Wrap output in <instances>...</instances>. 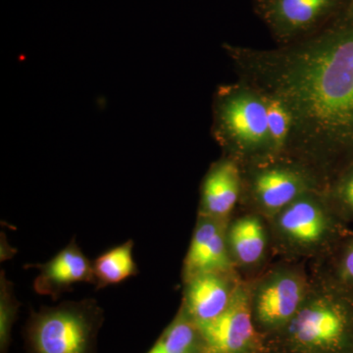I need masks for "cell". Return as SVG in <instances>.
Listing matches in <instances>:
<instances>
[{
    "label": "cell",
    "mask_w": 353,
    "mask_h": 353,
    "mask_svg": "<svg viewBox=\"0 0 353 353\" xmlns=\"http://www.w3.org/2000/svg\"><path fill=\"white\" fill-rule=\"evenodd\" d=\"M253 324L262 336L285 326L307 294L310 275L294 260L273 265L248 282Z\"/></svg>",
    "instance_id": "cell-7"
},
{
    "label": "cell",
    "mask_w": 353,
    "mask_h": 353,
    "mask_svg": "<svg viewBox=\"0 0 353 353\" xmlns=\"http://www.w3.org/2000/svg\"><path fill=\"white\" fill-rule=\"evenodd\" d=\"M227 243L234 268L253 270L264 263L271 246L266 220L254 212L230 220Z\"/></svg>",
    "instance_id": "cell-14"
},
{
    "label": "cell",
    "mask_w": 353,
    "mask_h": 353,
    "mask_svg": "<svg viewBox=\"0 0 353 353\" xmlns=\"http://www.w3.org/2000/svg\"><path fill=\"white\" fill-rule=\"evenodd\" d=\"M224 48L241 80L289 109L294 128L287 155L312 166L329 183L336 160L353 154V23L275 50Z\"/></svg>",
    "instance_id": "cell-1"
},
{
    "label": "cell",
    "mask_w": 353,
    "mask_h": 353,
    "mask_svg": "<svg viewBox=\"0 0 353 353\" xmlns=\"http://www.w3.org/2000/svg\"><path fill=\"white\" fill-rule=\"evenodd\" d=\"M132 248V241H127L102 253L92 262L97 290L120 284L127 279L138 275V265L134 262Z\"/></svg>",
    "instance_id": "cell-16"
},
{
    "label": "cell",
    "mask_w": 353,
    "mask_h": 353,
    "mask_svg": "<svg viewBox=\"0 0 353 353\" xmlns=\"http://www.w3.org/2000/svg\"><path fill=\"white\" fill-rule=\"evenodd\" d=\"M203 353H259L263 336L253 324L248 281H243L222 314L199 323Z\"/></svg>",
    "instance_id": "cell-9"
},
{
    "label": "cell",
    "mask_w": 353,
    "mask_h": 353,
    "mask_svg": "<svg viewBox=\"0 0 353 353\" xmlns=\"http://www.w3.org/2000/svg\"><path fill=\"white\" fill-rule=\"evenodd\" d=\"M259 353H353V290L316 264L301 308Z\"/></svg>",
    "instance_id": "cell-2"
},
{
    "label": "cell",
    "mask_w": 353,
    "mask_h": 353,
    "mask_svg": "<svg viewBox=\"0 0 353 353\" xmlns=\"http://www.w3.org/2000/svg\"><path fill=\"white\" fill-rule=\"evenodd\" d=\"M243 281L238 271L197 275L183 282L181 306L197 324L210 321L229 307Z\"/></svg>",
    "instance_id": "cell-11"
},
{
    "label": "cell",
    "mask_w": 353,
    "mask_h": 353,
    "mask_svg": "<svg viewBox=\"0 0 353 353\" xmlns=\"http://www.w3.org/2000/svg\"><path fill=\"white\" fill-rule=\"evenodd\" d=\"M20 303L13 284L1 271L0 275V353H8L12 341L14 324L17 319Z\"/></svg>",
    "instance_id": "cell-20"
},
{
    "label": "cell",
    "mask_w": 353,
    "mask_h": 353,
    "mask_svg": "<svg viewBox=\"0 0 353 353\" xmlns=\"http://www.w3.org/2000/svg\"><path fill=\"white\" fill-rule=\"evenodd\" d=\"M213 136L241 166L274 157L263 94L250 83L221 85L213 102Z\"/></svg>",
    "instance_id": "cell-3"
},
{
    "label": "cell",
    "mask_w": 353,
    "mask_h": 353,
    "mask_svg": "<svg viewBox=\"0 0 353 353\" xmlns=\"http://www.w3.org/2000/svg\"><path fill=\"white\" fill-rule=\"evenodd\" d=\"M345 22L353 23V0H350V4H348L347 13H345Z\"/></svg>",
    "instance_id": "cell-21"
},
{
    "label": "cell",
    "mask_w": 353,
    "mask_h": 353,
    "mask_svg": "<svg viewBox=\"0 0 353 353\" xmlns=\"http://www.w3.org/2000/svg\"><path fill=\"white\" fill-rule=\"evenodd\" d=\"M267 120H268L269 134H270L274 157H285L289 150L290 137H292L294 121L289 109L272 95L265 94Z\"/></svg>",
    "instance_id": "cell-17"
},
{
    "label": "cell",
    "mask_w": 353,
    "mask_h": 353,
    "mask_svg": "<svg viewBox=\"0 0 353 353\" xmlns=\"http://www.w3.org/2000/svg\"><path fill=\"white\" fill-rule=\"evenodd\" d=\"M266 222L274 252L294 261L325 259L352 231L330 206L325 190L304 194Z\"/></svg>",
    "instance_id": "cell-4"
},
{
    "label": "cell",
    "mask_w": 353,
    "mask_h": 353,
    "mask_svg": "<svg viewBox=\"0 0 353 353\" xmlns=\"http://www.w3.org/2000/svg\"><path fill=\"white\" fill-rule=\"evenodd\" d=\"M148 353H203V339L199 325L181 306Z\"/></svg>",
    "instance_id": "cell-15"
},
{
    "label": "cell",
    "mask_w": 353,
    "mask_h": 353,
    "mask_svg": "<svg viewBox=\"0 0 353 353\" xmlns=\"http://www.w3.org/2000/svg\"><path fill=\"white\" fill-rule=\"evenodd\" d=\"M318 265L341 285L353 290V231L345 236Z\"/></svg>",
    "instance_id": "cell-19"
},
{
    "label": "cell",
    "mask_w": 353,
    "mask_h": 353,
    "mask_svg": "<svg viewBox=\"0 0 353 353\" xmlns=\"http://www.w3.org/2000/svg\"><path fill=\"white\" fill-rule=\"evenodd\" d=\"M325 196L336 216L345 224L353 222V162L327 185Z\"/></svg>",
    "instance_id": "cell-18"
},
{
    "label": "cell",
    "mask_w": 353,
    "mask_h": 353,
    "mask_svg": "<svg viewBox=\"0 0 353 353\" xmlns=\"http://www.w3.org/2000/svg\"><path fill=\"white\" fill-rule=\"evenodd\" d=\"M343 0H254V9L279 43L289 44L324 29Z\"/></svg>",
    "instance_id": "cell-8"
},
{
    "label": "cell",
    "mask_w": 353,
    "mask_h": 353,
    "mask_svg": "<svg viewBox=\"0 0 353 353\" xmlns=\"http://www.w3.org/2000/svg\"><path fill=\"white\" fill-rule=\"evenodd\" d=\"M241 167V196L250 212L270 219L299 197L326 190L328 183L310 165L285 155Z\"/></svg>",
    "instance_id": "cell-6"
},
{
    "label": "cell",
    "mask_w": 353,
    "mask_h": 353,
    "mask_svg": "<svg viewBox=\"0 0 353 353\" xmlns=\"http://www.w3.org/2000/svg\"><path fill=\"white\" fill-rule=\"evenodd\" d=\"M104 313L94 299L43 306L25 326L28 353H97Z\"/></svg>",
    "instance_id": "cell-5"
},
{
    "label": "cell",
    "mask_w": 353,
    "mask_h": 353,
    "mask_svg": "<svg viewBox=\"0 0 353 353\" xmlns=\"http://www.w3.org/2000/svg\"><path fill=\"white\" fill-rule=\"evenodd\" d=\"M34 267L39 270L34 282V292L54 299L78 283L95 282L94 264L82 252L75 238L50 261Z\"/></svg>",
    "instance_id": "cell-12"
},
{
    "label": "cell",
    "mask_w": 353,
    "mask_h": 353,
    "mask_svg": "<svg viewBox=\"0 0 353 353\" xmlns=\"http://www.w3.org/2000/svg\"><path fill=\"white\" fill-rule=\"evenodd\" d=\"M230 220L197 216L189 250L183 261V282L201 274L236 271L228 250L227 229Z\"/></svg>",
    "instance_id": "cell-10"
},
{
    "label": "cell",
    "mask_w": 353,
    "mask_h": 353,
    "mask_svg": "<svg viewBox=\"0 0 353 353\" xmlns=\"http://www.w3.org/2000/svg\"><path fill=\"white\" fill-rule=\"evenodd\" d=\"M241 167L234 158H221L210 168L201 183L199 214L230 220L241 196Z\"/></svg>",
    "instance_id": "cell-13"
}]
</instances>
